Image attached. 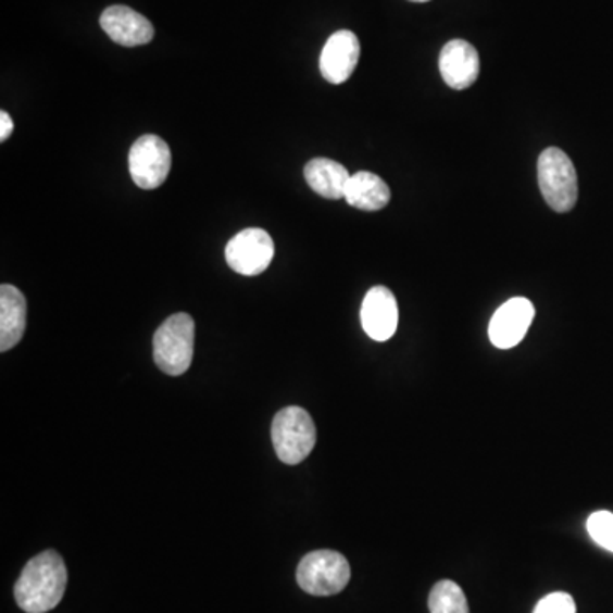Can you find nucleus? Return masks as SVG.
<instances>
[{"label": "nucleus", "instance_id": "423d86ee", "mask_svg": "<svg viewBox=\"0 0 613 613\" xmlns=\"http://www.w3.org/2000/svg\"><path fill=\"white\" fill-rule=\"evenodd\" d=\"M173 155L167 143L158 135H142L132 146L128 170L135 185L142 189H158L170 176Z\"/></svg>", "mask_w": 613, "mask_h": 613}, {"label": "nucleus", "instance_id": "0eeeda50", "mask_svg": "<svg viewBox=\"0 0 613 613\" xmlns=\"http://www.w3.org/2000/svg\"><path fill=\"white\" fill-rule=\"evenodd\" d=\"M275 255V242L263 228H246L228 240L225 260L234 272L258 276L266 272Z\"/></svg>", "mask_w": 613, "mask_h": 613}, {"label": "nucleus", "instance_id": "a211bd4d", "mask_svg": "<svg viewBox=\"0 0 613 613\" xmlns=\"http://www.w3.org/2000/svg\"><path fill=\"white\" fill-rule=\"evenodd\" d=\"M534 613H576V603L571 595L555 591L543 597L535 606Z\"/></svg>", "mask_w": 613, "mask_h": 613}, {"label": "nucleus", "instance_id": "f257e3e1", "mask_svg": "<svg viewBox=\"0 0 613 613\" xmlns=\"http://www.w3.org/2000/svg\"><path fill=\"white\" fill-rule=\"evenodd\" d=\"M67 588V567L62 555L45 551L24 566L14 597L26 613H47L62 602Z\"/></svg>", "mask_w": 613, "mask_h": 613}, {"label": "nucleus", "instance_id": "ddd939ff", "mask_svg": "<svg viewBox=\"0 0 613 613\" xmlns=\"http://www.w3.org/2000/svg\"><path fill=\"white\" fill-rule=\"evenodd\" d=\"M26 299L12 285L0 287V351L11 350L23 339L26 329Z\"/></svg>", "mask_w": 613, "mask_h": 613}, {"label": "nucleus", "instance_id": "6ab92c4d", "mask_svg": "<svg viewBox=\"0 0 613 613\" xmlns=\"http://www.w3.org/2000/svg\"><path fill=\"white\" fill-rule=\"evenodd\" d=\"M14 130V122L8 111H0V142H5Z\"/></svg>", "mask_w": 613, "mask_h": 613}, {"label": "nucleus", "instance_id": "f03ea898", "mask_svg": "<svg viewBox=\"0 0 613 613\" xmlns=\"http://www.w3.org/2000/svg\"><path fill=\"white\" fill-rule=\"evenodd\" d=\"M195 354V321L185 312L171 315L153 335V362L164 374L188 372Z\"/></svg>", "mask_w": 613, "mask_h": 613}, {"label": "nucleus", "instance_id": "f3484780", "mask_svg": "<svg viewBox=\"0 0 613 613\" xmlns=\"http://www.w3.org/2000/svg\"><path fill=\"white\" fill-rule=\"evenodd\" d=\"M588 534L591 539L603 547L606 551L613 552V513L610 511H597L586 523Z\"/></svg>", "mask_w": 613, "mask_h": 613}, {"label": "nucleus", "instance_id": "aec40b11", "mask_svg": "<svg viewBox=\"0 0 613 613\" xmlns=\"http://www.w3.org/2000/svg\"><path fill=\"white\" fill-rule=\"evenodd\" d=\"M411 2H429V0H411Z\"/></svg>", "mask_w": 613, "mask_h": 613}, {"label": "nucleus", "instance_id": "f8f14e48", "mask_svg": "<svg viewBox=\"0 0 613 613\" xmlns=\"http://www.w3.org/2000/svg\"><path fill=\"white\" fill-rule=\"evenodd\" d=\"M480 60L476 48L465 40H452L440 53V74L447 86L464 91L479 77Z\"/></svg>", "mask_w": 613, "mask_h": 613}, {"label": "nucleus", "instance_id": "7ed1b4c3", "mask_svg": "<svg viewBox=\"0 0 613 613\" xmlns=\"http://www.w3.org/2000/svg\"><path fill=\"white\" fill-rule=\"evenodd\" d=\"M276 455L287 465H297L311 455L317 441L314 421L299 405L282 409L272 423Z\"/></svg>", "mask_w": 613, "mask_h": 613}, {"label": "nucleus", "instance_id": "20e7f679", "mask_svg": "<svg viewBox=\"0 0 613 613\" xmlns=\"http://www.w3.org/2000/svg\"><path fill=\"white\" fill-rule=\"evenodd\" d=\"M539 186L547 204L554 212L566 213L574 209L578 201V173L574 164L558 147H549L540 153Z\"/></svg>", "mask_w": 613, "mask_h": 613}, {"label": "nucleus", "instance_id": "9d476101", "mask_svg": "<svg viewBox=\"0 0 613 613\" xmlns=\"http://www.w3.org/2000/svg\"><path fill=\"white\" fill-rule=\"evenodd\" d=\"M360 51L362 48L353 32L341 29L330 36L318 60V67H321L324 79L330 84L347 83L356 68Z\"/></svg>", "mask_w": 613, "mask_h": 613}, {"label": "nucleus", "instance_id": "6e6552de", "mask_svg": "<svg viewBox=\"0 0 613 613\" xmlns=\"http://www.w3.org/2000/svg\"><path fill=\"white\" fill-rule=\"evenodd\" d=\"M535 309L530 300L515 297L498 309L489 324V339L500 350H510L522 342L530 329Z\"/></svg>", "mask_w": 613, "mask_h": 613}, {"label": "nucleus", "instance_id": "39448f33", "mask_svg": "<svg viewBox=\"0 0 613 613\" xmlns=\"http://www.w3.org/2000/svg\"><path fill=\"white\" fill-rule=\"evenodd\" d=\"M350 579V562L336 551L311 552L297 567V583L305 593L314 597L341 593Z\"/></svg>", "mask_w": 613, "mask_h": 613}, {"label": "nucleus", "instance_id": "2eb2a0df", "mask_svg": "<svg viewBox=\"0 0 613 613\" xmlns=\"http://www.w3.org/2000/svg\"><path fill=\"white\" fill-rule=\"evenodd\" d=\"M390 188L380 176L374 173L353 174L348 182L347 191H345V200L354 207V209L363 210V212H377V210L386 209L390 203Z\"/></svg>", "mask_w": 613, "mask_h": 613}, {"label": "nucleus", "instance_id": "1a4fd4ad", "mask_svg": "<svg viewBox=\"0 0 613 613\" xmlns=\"http://www.w3.org/2000/svg\"><path fill=\"white\" fill-rule=\"evenodd\" d=\"M360 317L370 338L378 342L389 341L398 330V300L389 288L374 287L363 299Z\"/></svg>", "mask_w": 613, "mask_h": 613}, {"label": "nucleus", "instance_id": "4468645a", "mask_svg": "<svg viewBox=\"0 0 613 613\" xmlns=\"http://www.w3.org/2000/svg\"><path fill=\"white\" fill-rule=\"evenodd\" d=\"M306 185L314 189L315 193L327 200H341L345 198L350 173L345 165L330 159L317 158L306 162L303 170Z\"/></svg>", "mask_w": 613, "mask_h": 613}, {"label": "nucleus", "instance_id": "dca6fc26", "mask_svg": "<svg viewBox=\"0 0 613 613\" xmlns=\"http://www.w3.org/2000/svg\"><path fill=\"white\" fill-rule=\"evenodd\" d=\"M428 606L431 613H471L464 590L450 579L433 586Z\"/></svg>", "mask_w": 613, "mask_h": 613}, {"label": "nucleus", "instance_id": "9b49d317", "mask_svg": "<svg viewBox=\"0 0 613 613\" xmlns=\"http://www.w3.org/2000/svg\"><path fill=\"white\" fill-rule=\"evenodd\" d=\"M101 28L114 43L122 47H140L152 41L153 26L146 16L126 5H111L99 20Z\"/></svg>", "mask_w": 613, "mask_h": 613}]
</instances>
